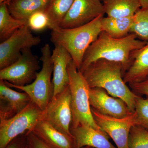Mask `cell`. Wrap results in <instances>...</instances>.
<instances>
[{
    "instance_id": "17",
    "label": "cell",
    "mask_w": 148,
    "mask_h": 148,
    "mask_svg": "<svg viewBox=\"0 0 148 148\" xmlns=\"http://www.w3.org/2000/svg\"><path fill=\"white\" fill-rule=\"evenodd\" d=\"M132 63L125 73L123 79L129 84L141 82L148 77V42L143 47L131 54Z\"/></svg>"
},
{
    "instance_id": "33",
    "label": "cell",
    "mask_w": 148,
    "mask_h": 148,
    "mask_svg": "<svg viewBox=\"0 0 148 148\" xmlns=\"http://www.w3.org/2000/svg\"><path fill=\"white\" fill-rule=\"evenodd\" d=\"M10 1H11V0H7L5 2V3L8 2Z\"/></svg>"
},
{
    "instance_id": "27",
    "label": "cell",
    "mask_w": 148,
    "mask_h": 148,
    "mask_svg": "<svg viewBox=\"0 0 148 148\" xmlns=\"http://www.w3.org/2000/svg\"><path fill=\"white\" fill-rule=\"evenodd\" d=\"M27 148H51L38 138L32 131L26 132Z\"/></svg>"
},
{
    "instance_id": "20",
    "label": "cell",
    "mask_w": 148,
    "mask_h": 148,
    "mask_svg": "<svg viewBox=\"0 0 148 148\" xmlns=\"http://www.w3.org/2000/svg\"><path fill=\"white\" fill-rule=\"evenodd\" d=\"M134 15L122 17L103 16L101 20L102 32L114 38H121L130 33Z\"/></svg>"
},
{
    "instance_id": "29",
    "label": "cell",
    "mask_w": 148,
    "mask_h": 148,
    "mask_svg": "<svg viewBox=\"0 0 148 148\" xmlns=\"http://www.w3.org/2000/svg\"><path fill=\"white\" fill-rule=\"evenodd\" d=\"M27 138L24 142L20 140H12L8 144L5 148H27Z\"/></svg>"
},
{
    "instance_id": "14",
    "label": "cell",
    "mask_w": 148,
    "mask_h": 148,
    "mask_svg": "<svg viewBox=\"0 0 148 148\" xmlns=\"http://www.w3.org/2000/svg\"><path fill=\"white\" fill-rule=\"evenodd\" d=\"M74 141V148L89 147L93 148H117L110 142L109 136L103 130L79 125L71 127Z\"/></svg>"
},
{
    "instance_id": "16",
    "label": "cell",
    "mask_w": 148,
    "mask_h": 148,
    "mask_svg": "<svg viewBox=\"0 0 148 148\" xmlns=\"http://www.w3.org/2000/svg\"><path fill=\"white\" fill-rule=\"evenodd\" d=\"M51 148H74L73 138L59 131L47 121L38 122L32 131Z\"/></svg>"
},
{
    "instance_id": "15",
    "label": "cell",
    "mask_w": 148,
    "mask_h": 148,
    "mask_svg": "<svg viewBox=\"0 0 148 148\" xmlns=\"http://www.w3.org/2000/svg\"><path fill=\"white\" fill-rule=\"evenodd\" d=\"M54 46L55 47L51 53L53 63L52 79L54 86L53 96L62 92L69 85L68 66L72 60L70 53L64 47L60 45Z\"/></svg>"
},
{
    "instance_id": "13",
    "label": "cell",
    "mask_w": 148,
    "mask_h": 148,
    "mask_svg": "<svg viewBox=\"0 0 148 148\" xmlns=\"http://www.w3.org/2000/svg\"><path fill=\"white\" fill-rule=\"evenodd\" d=\"M26 92L12 89L0 80V119H9L24 110L31 102Z\"/></svg>"
},
{
    "instance_id": "18",
    "label": "cell",
    "mask_w": 148,
    "mask_h": 148,
    "mask_svg": "<svg viewBox=\"0 0 148 148\" xmlns=\"http://www.w3.org/2000/svg\"><path fill=\"white\" fill-rule=\"evenodd\" d=\"M50 0H11L6 3L10 13L14 18L27 25L33 14L44 11Z\"/></svg>"
},
{
    "instance_id": "5",
    "label": "cell",
    "mask_w": 148,
    "mask_h": 148,
    "mask_svg": "<svg viewBox=\"0 0 148 148\" xmlns=\"http://www.w3.org/2000/svg\"><path fill=\"white\" fill-rule=\"evenodd\" d=\"M41 52V56L40 59L42 63V67L37 73L36 77L33 82L24 86H16L4 82L10 87L26 92L31 98V101L44 111L54 94V86L51 79L53 63L49 44H46L44 45Z\"/></svg>"
},
{
    "instance_id": "9",
    "label": "cell",
    "mask_w": 148,
    "mask_h": 148,
    "mask_svg": "<svg viewBox=\"0 0 148 148\" xmlns=\"http://www.w3.org/2000/svg\"><path fill=\"white\" fill-rule=\"evenodd\" d=\"M70 85L53 96L44 111V119L59 131L72 136L70 128L72 121Z\"/></svg>"
},
{
    "instance_id": "12",
    "label": "cell",
    "mask_w": 148,
    "mask_h": 148,
    "mask_svg": "<svg viewBox=\"0 0 148 148\" xmlns=\"http://www.w3.org/2000/svg\"><path fill=\"white\" fill-rule=\"evenodd\" d=\"M89 96L91 108L105 115L122 119L134 113L124 101L110 95L103 88H90Z\"/></svg>"
},
{
    "instance_id": "24",
    "label": "cell",
    "mask_w": 148,
    "mask_h": 148,
    "mask_svg": "<svg viewBox=\"0 0 148 148\" xmlns=\"http://www.w3.org/2000/svg\"><path fill=\"white\" fill-rule=\"evenodd\" d=\"M129 148H148V130L138 125L132 126L128 139Z\"/></svg>"
},
{
    "instance_id": "1",
    "label": "cell",
    "mask_w": 148,
    "mask_h": 148,
    "mask_svg": "<svg viewBox=\"0 0 148 148\" xmlns=\"http://www.w3.org/2000/svg\"><path fill=\"white\" fill-rule=\"evenodd\" d=\"M147 43L132 33L121 38H114L102 32L86 50L79 71L82 73L90 64L103 59L120 63L125 73L132 63V52L143 47Z\"/></svg>"
},
{
    "instance_id": "21",
    "label": "cell",
    "mask_w": 148,
    "mask_h": 148,
    "mask_svg": "<svg viewBox=\"0 0 148 148\" xmlns=\"http://www.w3.org/2000/svg\"><path fill=\"white\" fill-rule=\"evenodd\" d=\"M74 0H50L44 10L49 19L51 30L60 27Z\"/></svg>"
},
{
    "instance_id": "28",
    "label": "cell",
    "mask_w": 148,
    "mask_h": 148,
    "mask_svg": "<svg viewBox=\"0 0 148 148\" xmlns=\"http://www.w3.org/2000/svg\"><path fill=\"white\" fill-rule=\"evenodd\" d=\"M133 92L148 96V77L141 82L129 84Z\"/></svg>"
},
{
    "instance_id": "23",
    "label": "cell",
    "mask_w": 148,
    "mask_h": 148,
    "mask_svg": "<svg viewBox=\"0 0 148 148\" xmlns=\"http://www.w3.org/2000/svg\"><path fill=\"white\" fill-rule=\"evenodd\" d=\"M130 33L135 34L139 39L148 42V8H141L134 14Z\"/></svg>"
},
{
    "instance_id": "2",
    "label": "cell",
    "mask_w": 148,
    "mask_h": 148,
    "mask_svg": "<svg viewBox=\"0 0 148 148\" xmlns=\"http://www.w3.org/2000/svg\"><path fill=\"white\" fill-rule=\"evenodd\" d=\"M81 73L90 88H103L110 95L122 99L132 112H135L138 95L124 82L125 73L120 63L99 59L90 64Z\"/></svg>"
},
{
    "instance_id": "32",
    "label": "cell",
    "mask_w": 148,
    "mask_h": 148,
    "mask_svg": "<svg viewBox=\"0 0 148 148\" xmlns=\"http://www.w3.org/2000/svg\"><path fill=\"white\" fill-rule=\"evenodd\" d=\"M84 148H93L92 147H85Z\"/></svg>"
},
{
    "instance_id": "7",
    "label": "cell",
    "mask_w": 148,
    "mask_h": 148,
    "mask_svg": "<svg viewBox=\"0 0 148 148\" xmlns=\"http://www.w3.org/2000/svg\"><path fill=\"white\" fill-rule=\"evenodd\" d=\"M40 69L38 56L33 54L31 49H26L22 51L17 61L0 70V80L16 86H24L34 81Z\"/></svg>"
},
{
    "instance_id": "26",
    "label": "cell",
    "mask_w": 148,
    "mask_h": 148,
    "mask_svg": "<svg viewBox=\"0 0 148 148\" xmlns=\"http://www.w3.org/2000/svg\"><path fill=\"white\" fill-rule=\"evenodd\" d=\"M27 25L32 31H42L48 28L49 19L44 11H39L30 16Z\"/></svg>"
},
{
    "instance_id": "19",
    "label": "cell",
    "mask_w": 148,
    "mask_h": 148,
    "mask_svg": "<svg viewBox=\"0 0 148 148\" xmlns=\"http://www.w3.org/2000/svg\"><path fill=\"white\" fill-rule=\"evenodd\" d=\"M107 16L122 17L133 16L141 8L139 0H101Z\"/></svg>"
},
{
    "instance_id": "4",
    "label": "cell",
    "mask_w": 148,
    "mask_h": 148,
    "mask_svg": "<svg viewBox=\"0 0 148 148\" xmlns=\"http://www.w3.org/2000/svg\"><path fill=\"white\" fill-rule=\"evenodd\" d=\"M68 71L71 97L72 121L71 127L85 125L96 129H102L96 124L92 116L89 102L90 88L73 60L68 65Z\"/></svg>"
},
{
    "instance_id": "6",
    "label": "cell",
    "mask_w": 148,
    "mask_h": 148,
    "mask_svg": "<svg viewBox=\"0 0 148 148\" xmlns=\"http://www.w3.org/2000/svg\"><path fill=\"white\" fill-rule=\"evenodd\" d=\"M44 119V111L31 101L21 112L9 119H0V148H5L16 137L32 131Z\"/></svg>"
},
{
    "instance_id": "3",
    "label": "cell",
    "mask_w": 148,
    "mask_h": 148,
    "mask_svg": "<svg viewBox=\"0 0 148 148\" xmlns=\"http://www.w3.org/2000/svg\"><path fill=\"white\" fill-rule=\"evenodd\" d=\"M103 16L100 15L80 27L71 29L58 27L51 30V41L54 45L63 47L68 51L78 70L86 50L102 32L101 20Z\"/></svg>"
},
{
    "instance_id": "22",
    "label": "cell",
    "mask_w": 148,
    "mask_h": 148,
    "mask_svg": "<svg viewBox=\"0 0 148 148\" xmlns=\"http://www.w3.org/2000/svg\"><path fill=\"white\" fill-rule=\"evenodd\" d=\"M21 21L11 15L5 3L0 4V39L1 42L7 39L16 31L25 26Z\"/></svg>"
},
{
    "instance_id": "8",
    "label": "cell",
    "mask_w": 148,
    "mask_h": 148,
    "mask_svg": "<svg viewBox=\"0 0 148 148\" xmlns=\"http://www.w3.org/2000/svg\"><path fill=\"white\" fill-rule=\"evenodd\" d=\"M39 36L32 34L27 25L18 29L7 39L0 44V69L10 66L20 57L24 49L40 43Z\"/></svg>"
},
{
    "instance_id": "25",
    "label": "cell",
    "mask_w": 148,
    "mask_h": 148,
    "mask_svg": "<svg viewBox=\"0 0 148 148\" xmlns=\"http://www.w3.org/2000/svg\"><path fill=\"white\" fill-rule=\"evenodd\" d=\"M135 125L148 130V97L137 96L135 101Z\"/></svg>"
},
{
    "instance_id": "11",
    "label": "cell",
    "mask_w": 148,
    "mask_h": 148,
    "mask_svg": "<svg viewBox=\"0 0 148 148\" xmlns=\"http://www.w3.org/2000/svg\"><path fill=\"white\" fill-rule=\"evenodd\" d=\"M105 14L101 0H74L60 27L71 29L80 27Z\"/></svg>"
},
{
    "instance_id": "31",
    "label": "cell",
    "mask_w": 148,
    "mask_h": 148,
    "mask_svg": "<svg viewBox=\"0 0 148 148\" xmlns=\"http://www.w3.org/2000/svg\"><path fill=\"white\" fill-rule=\"evenodd\" d=\"M7 0H0V4L3 3H5Z\"/></svg>"
},
{
    "instance_id": "30",
    "label": "cell",
    "mask_w": 148,
    "mask_h": 148,
    "mask_svg": "<svg viewBox=\"0 0 148 148\" xmlns=\"http://www.w3.org/2000/svg\"><path fill=\"white\" fill-rule=\"evenodd\" d=\"M141 8H148V0H139Z\"/></svg>"
},
{
    "instance_id": "10",
    "label": "cell",
    "mask_w": 148,
    "mask_h": 148,
    "mask_svg": "<svg viewBox=\"0 0 148 148\" xmlns=\"http://www.w3.org/2000/svg\"><path fill=\"white\" fill-rule=\"evenodd\" d=\"M91 110L96 124L112 139L117 148H129L130 132L135 125V112L129 116L119 119L103 114L91 107Z\"/></svg>"
}]
</instances>
